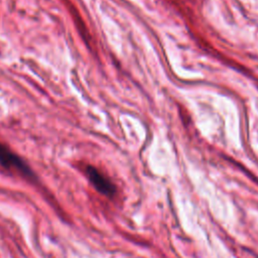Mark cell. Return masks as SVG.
Returning a JSON list of instances; mask_svg holds the SVG:
<instances>
[{
    "label": "cell",
    "mask_w": 258,
    "mask_h": 258,
    "mask_svg": "<svg viewBox=\"0 0 258 258\" xmlns=\"http://www.w3.org/2000/svg\"><path fill=\"white\" fill-rule=\"evenodd\" d=\"M0 165L9 170H15L27 177H33V171L28 164L9 147L0 143Z\"/></svg>",
    "instance_id": "obj_1"
},
{
    "label": "cell",
    "mask_w": 258,
    "mask_h": 258,
    "mask_svg": "<svg viewBox=\"0 0 258 258\" xmlns=\"http://www.w3.org/2000/svg\"><path fill=\"white\" fill-rule=\"evenodd\" d=\"M86 174L93 186L103 196L112 198L116 194V186L111 179L93 165L86 166Z\"/></svg>",
    "instance_id": "obj_2"
}]
</instances>
